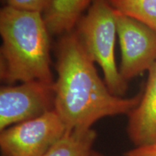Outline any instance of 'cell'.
<instances>
[{"label": "cell", "instance_id": "cell-1", "mask_svg": "<svg viewBox=\"0 0 156 156\" xmlns=\"http://www.w3.org/2000/svg\"><path fill=\"white\" fill-rule=\"evenodd\" d=\"M56 55L54 110L67 130L90 129L104 117L129 114L140 103L142 92L125 98L109 90L75 32L64 35Z\"/></svg>", "mask_w": 156, "mask_h": 156}, {"label": "cell", "instance_id": "cell-2", "mask_svg": "<svg viewBox=\"0 0 156 156\" xmlns=\"http://www.w3.org/2000/svg\"><path fill=\"white\" fill-rule=\"evenodd\" d=\"M0 34L2 80L9 85L34 80L54 83L50 33L42 13L6 5L0 11Z\"/></svg>", "mask_w": 156, "mask_h": 156}, {"label": "cell", "instance_id": "cell-3", "mask_svg": "<svg viewBox=\"0 0 156 156\" xmlns=\"http://www.w3.org/2000/svg\"><path fill=\"white\" fill-rule=\"evenodd\" d=\"M75 33L93 61L102 68L109 90L122 97L127 85L115 59L116 15L108 0H93L87 12L78 21Z\"/></svg>", "mask_w": 156, "mask_h": 156}, {"label": "cell", "instance_id": "cell-4", "mask_svg": "<svg viewBox=\"0 0 156 156\" xmlns=\"http://www.w3.org/2000/svg\"><path fill=\"white\" fill-rule=\"evenodd\" d=\"M55 110L1 131V156H44L67 132Z\"/></svg>", "mask_w": 156, "mask_h": 156}, {"label": "cell", "instance_id": "cell-5", "mask_svg": "<svg viewBox=\"0 0 156 156\" xmlns=\"http://www.w3.org/2000/svg\"><path fill=\"white\" fill-rule=\"evenodd\" d=\"M54 82L34 80L0 89V131L54 110Z\"/></svg>", "mask_w": 156, "mask_h": 156}, {"label": "cell", "instance_id": "cell-6", "mask_svg": "<svg viewBox=\"0 0 156 156\" xmlns=\"http://www.w3.org/2000/svg\"><path fill=\"white\" fill-rule=\"evenodd\" d=\"M117 36L122 52L120 75L126 82L150 71L156 62V33L115 9Z\"/></svg>", "mask_w": 156, "mask_h": 156}, {"label": "cell", "instance_id": "cell-7", "mask_svg": "<svg viewBox=\"0 0 156 156\" xmlns=\"http://www.w3.org/2000/svg\"><path fill=\"white\" fill-rule=\"evenodd\" d=\"M128 116L127 133L136 147L156 142V62L149 71L141 101Z\"/></svg>", "mask_w": 156, "mask_h": 156}, {"label": "cell", "instance_id": "cell-8", "mask_svg": "<svg viewBox=\"0 0 156 156\" xmlns=\"http://www.w3.org/2000/svg\"><path fill=\"white\" fill-rule=\"evenodd\" d=\"M93 0H52L43 14L50 34L72 32L82 17L83 11Z\"/></svg>", "mask_w": 156, "mask_h": 156}, {"label": "cell", "instance_id": "cell-9", "mask_svg": "<svg viewBox=\"0 0 156 156\" xmlns=\"http://www.w3.org/2000/svg\"><path fill=\"white\" fill-rule=\"evenodd\" d=\"M96 136L92 128L67 130L44 156H92Z\"/></svg>", "mask_w": 156, "mask_h": 156}, {"label": "cell", "instance_id": "cell-10", "mask_svg": "<svg viewBox=\"0 0 156 156\" xmlns=\"http://www.w3.org/2000/svg\"><path fill=\"white\" fill-rule=\"evenodd\" d=\"M122 14L147 25L156 33V0H108Z\"/></svg>", "mask_w": 156, "mask_h": 156}, {"label": "cell", "instance_id": "cell-11", "mask_svg": "<svg viewBox=\"0 0 156 156\" xmlns=\"http://www.w3.org/2000/svg\"><path fill=\"white\" fill-rule=\"evenodd\" d=\"M52 0H5L6 5L22 10L37 12L44 14Z\"/></svg>", "mask_w": 156, "mask_h": 156}, {"label": "cell", "instance_id": "cell-12", "mask_svg": "<svg viewBox=\"0 0 156 156\" xmlns=\"http://www.w3.org/2000/svg\"><path fill=\"white\" fill-rule=\"evenodd\" d=\"M124 156H156V142L135 147L126 152Z\"/></svg>", "mask_w": 156, "mask_h": 156}, {"label": "cell", "instance_id": "cell-13", "mask_svg": "<svg viewBox=\"0 0 156 156\" xmlns=\"http://www.w3.org/2000/svg\"><path fill=\"white\" fill-rule=\"evenodd\" d=\"M92 156H104L103 155H102V154L98 153V152L93 151V153H92Z\"/></svg>", "mask_w": 156, "mask_h": 156}, {"label": "cell", "instance_id": "cell-14", "mask_svg": "<svg viewBox=\"0 0 156 156\" xmlns=\"http://www.w3.org/2000/svg\"><path fill=\"white\" fill-rule=\"evenodd\" d=\"M2 1L4 2H5V0H2Z\"/></svg>", "mask_w": 156, "mask_h": 156}]
</instances>
